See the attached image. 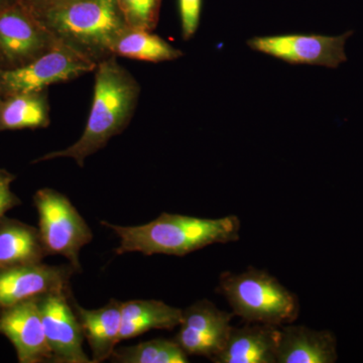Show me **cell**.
<instances>
[{
    "label": "cell",
    "instance_id": "23",
    "mask_svg": "<svg viewBox=\"0 0 363 363\" xmlns=\"http://www.w3.org/2000/svg\"><path fill=\"white\" fill-rule=\"evenodd\" d=\"M13 180V175L4 169H0V219L7 210L18 205V199L11 189Z\"/></svg>",
    "mask_w": 363,
    "mask_h": 363
},
{
    "label": "cell",
    "instance_id": "9",
    "mask_svg": "<svg viewBox=\"0 0 363 363\" xmlns=\"http://www.w3.org/2000/svg\"><path fill=\"white\" fill-rule=\"evenodd\" d=\"M72 293L47 294L39 298L43 324L54 363H92L86 354L84 333L72 304Z\"/></svg>",
    "mask_w": 363,
    "mask_h": 363
},
{
    "label": "cell",
    "instance_id": "21",
    "mask_svg": "<svg viewBox=\"0 0 363 363\" xmlns=\"http://www.w3.org/2000/svg\"><path fill=\"white\" fill-rule=\"evenodd\" d=\"M162 0H116L128 28L154 32L159 23Z\"/></svg>",
    "mask_w": 363,
    "mask_h": 363
},
{
    "label": "cell",
    "instance_id": "11",
    "mask_svg": "<svg viewBox=\"0 0 363 363\" xmlns=\"http://www.w3.org/2000/svg\"><path fill=\"white\" fill-rule=\"evenodd\" d=\"M75 272L70 264L48 266L35 262L1 269L0 308L6 309L47 294L71 293V279Z\"/></svg>",
    "mask_w": 363,
    "mask_h": 363
},
{
    "label": "cell",
    "instance_id": "18",
    "mask_svg": "<svg viewBox=\"0 0 363 363\" xmlns=\"http://www.w3.org/2000/svg\"><path fill=\"white\" fill-rule=\"evenodd\" d=\"M45 255L39 230L16 222L0 226V269L40 262Z\"/></svg>",
    "mask_w": 363,
    "mask_h": 363
},
{
    "label": "cell",
    "instance_id": "24",
    "mask_svg": "<svg viewBox=\"0 0 363 363\" xmlns=\"http://www.w3.org/2000/svg\"><path fill=\"white\" fill-rule=\"evenodd\" d=\"M21 1L28 9H32L33 13H37L52 9V7L63 6V4L75 1V0H21Z\"/></svg>",
    "mask_w": 363,
    "mask_h": 363
},
{
    "label": "cell",
    "instance_id": "3",
    "mask_svg": "<svg viewBox=\"0 0 363 363\" xmlns=\"http://www.w3.org/2000/svg\"><path fill=\"white\" fill-rule=\"evenodd\" d=\"M35 16L58 42L95 65L114 56L116 40L128 28L116 0H75Z\"/></svg>",
    "mask_w": 363,
    "mask_h": 363
},
{
    "label": "cell",
    "instance_id": "8",
    "mask_svg": "<svg viewBox=\"0 0 363 363\" xmlns=\"http://www.w3.org/2000/svg\"><path fill=\"white\" fill-rule=\"evenodd\" d=\"M352 33V30H350L335 37L315 33L264 35L248 40L247 45L253 51L293 65L322 66L336 69L347 61L345 44Z\"/></svg>",
    "mask_w": 363,
    "mask_h": 363
},
{
    "label": "cell",
    "instance_id": "19",
    "mask_svg": "<svg viewBox=\"0 0 363 363\" xmlns=\"http://www.w3.org/2000/svg\"><path fill=\"white\" fill-rule=\"evenodd\" d=\"M113 55L138 61L162 63L174 61L184 56L181 50L150 30L128 28L116 40Z\"/></svg>",
    "mask_w": 363,
    "mask_h": 363
},
{
    "label": "cell",
    "instance_id": "10",
    "mask_svg": "<svg viewBox=\"0 0 363 363\" xmlns=\"http://www.w3.org/2000/svg\"><path fill=\"white\" fill-rule=\"evenodd\" d=\"M233 313L219 309L211 301L203 298L182 310L180 330L174 340L188 355L213 360L223 350Z\"/></svg>",
    "mask_w": 363,
    "mask_h": 363
},
{
    "label": "cell",
    "instance_id": "1",
    "mask_svg": "<svg viewBox=\"0 0 363 363\" xmlns=\"http://www.w3.org/2000/svg\"><path fill=\"white\" fill-rule=\"evenodd\" d=\"M140 94V86L130 71L117 61L116 56L100 62L95 69L94 93L89 116L82 135L65 150H55L35 162L73 159L79 167L86 159L106 147L114 136L130 124Z\"/></svg>",
    "mask_w": 363,
    "mask_h": 363
},
{
    "label": "cell",
    "instance_id": "6",
    "mask_svg": "<svg viewBox=\"0 0 363 363\" xmlns=\"http://www.w3.org/2000/svg\"><path fill=\"white\" fill-rule=\"evenodd\" d=\"M58 40L21 0L0 9V69L11 70L49 52Z\"/></svg>",
    "mask_w": 363,
    "mask_h": 363
},
{
    "label": "cell",
    "instance_id": "17",
    "mask_svg": "<svg viewBox=\"0 0 363 363\" xmlns=\"http://www.w3.org/2000/svg\"><path fill=\"white\" fill-rule=\"evenodd\" d=\"M50 123L47 90L9 95L0 100V131L45 128Z\"/></svg>",
    "mask_w": 363,
    "mask_h": 363
},
{
    "label": "cell",
    "instance_id": "20",
    "mask_svg": "<svg viewBox=\"0 0 363 363\" xmlns=\"http://www.w3.org/2000/svg\"><path fill=\"white\" fill-rule=\"evenodd\" d=\"M111 360L116 363H187L188 354L175 340L157 338L135 345L116 347Z\"/></svg>",
    "mask_w": 363,
    "mask_h": 363
},
{
    "label": "cell",
    "instance_id": "13",
    "mask_svg": "<svg viewBox=\"0 0 363 363\" xmlns=\"http://www.w3.org/2000/svg\"><path fill=\"white\" fill-rule=\"evenodd\" d=\"M337 340L329 330H315L303 325L279 327L277 363H334Z\"/></svg>",
    "mask_w": 363,
    "mask_h": 363
},
{
    "label": "cell",
    "instance_id": "2",
    "mask_svg": "<svg viewBox=\"0 0 363 363\" xmlns=\"http://www.w3.org/2000/svg\"><path fill=\"white\" fill-rule=\"evenodd\" d=\"M118 236L117 255L140 252L145 255L185 257L209 245L240 240L241 222L236 215L209 219L188 215L162 213L155 220L138 226H121L101 221Z\"/></svg>",
    "mask_w": 363,
    "mask_h": 363
},
{
    "label": "cell",
    "instance_id": "16",
    "mask_svg": "<svg viewBox=\"0 0 363 363\" xmlns=\"http://www.w3.org/2000/svg\"><path fill=\"white\" fill-rule=\"evenodd\" d=\"M121 314V341L150 330H172L180 326L182 321V309L157 300L123 302Z\"/></svg>",
    "mask_w": 363,
    "mask_h": 363
},
{
    "label": "cell",
    "instance_id": "25",
    "mask_svg": "<svg viewBox=\"0 0 363 363\" xmlns=\"http://www.w3.org/2000/svg\"><path fill=\"white\" fill-rule=\"evenodd\" d=\"M13 1H16V0H0V9L7 6V4H11V2Z\"/></svg>",
    "mask_w": 363,
    "mask_h": 363
},
{
    "label": "cell",
    "instance_id": "4",
    "mask_svg": "<svg viewBox=\"0 0 363 363\" xmlns=\"http://www.w3.org/2000/svg\"><path fill=\"white\" fill-rule=\"evenodd\" d=\"M217 292L226 298L234 316L247 323L281 327L300 314L297 296L264 269L250 267L240 274L222 272Z\"/></svg>",
    "mask_w": 363,
    "mask_h": 363
},
{
    "label": "cell",
    "instance_id": "5",
    "mask_svg": "<svg viewBox=\"0 0 363 363\" xmlns=\"http://www.w3.org/2000/svg\"><path fill=\"white\" fill-rule=\"evenodd\" d=\"M40 234L48 255L68 259L76 272H82L80 252L93 240L92 230L66 195L55 189L35 193Z\"/></svg>",
    "mask_w": 363,
    "mask_h": 363
},
{
    "label": "cell",
    "instance_id": "14",
    "mask_svg": "<svg viewBox=\"0 0 363 363\" xmlns=\"http://www.w3.org/2000/svg\"><path fill=\"white\" fill-rule=\"evenodd\" d=\"M279 327L247 323L233 327L225 346L212 362L215 363H277Z\"/></svg>",
    "mask_w": 363,
    "mask_h": 363
},
{
    "label": "cell",
    "instance_id": "22",
    "mask_svg": "<svg viewBox=\"0 0 363 363\" xmlns=\"http://www.w3.org/2000/svg\"><path fill=\"white\" fill-rule=\"evenodd\" d=\"M182 37L189 40L197 33L201 18L202 0H179Z\"/></svg>",
    "mask_w": 363,
    "mask_h": 363
},
{
    "label": "cell",
    "instance_id": "12",
    "mask_svg": "<svg viewBox=\"0 0 363 363\" xmlns=\"http://www.w3.org/2000/svg\"><path fill=\"white\" fill-rule=\"evenodd\" d=\"M39 298L6 308L0 315V334L13 344L21 362H52Z\"/></svg>",
    "mask_w": 363,
    "mask_h": 363
},
{
    "label": "cell",
    "instance_id": "7",
    "mask_svg": "<svg viewBox=\"0 0 363 363\" xmlns=\"http://www.w3.org/2000/svg\"><path fill=\"white\" fill-rule=\"evenodd\" d=\"M96 66L59 42L49 52L21 68L0 69V90L2 97L40 92L51 85L74 80L95 71Z\"/></svg>",
    "mask_w": 363,
    "mask_h": 363
},
{
    "label": "cell",
    "instance_id": "15",
    "mask_svg": "<svg viewBox=\"0 0 363 363\" xmlns=\"http://www.w3.org/2000/svg\"><path fill=\"white\" fill-rule=\"evenodd\" d=\"M72 304L89 344L92 363L111 359L117 344L121 342L123 302L112 298L98 309H86L75 301H72Z\"/></svg>",
    "mask_w": 363,
    "mask_h": 363
},
{
    "label": "cell",
    "instance_id": "26",
    "mask_svg": "<svg viewBox=\"0 0 363 363\" xmlns=\"http://www.w3.org/2000/svg\"><path fill=\"white\" fill-rule=\"evenodd\" d=\"M2 94H1V90H0V100H1Z\"/></svg>",
    "mask_w": 363,
    "mask_h": 363
}]
</instances>
